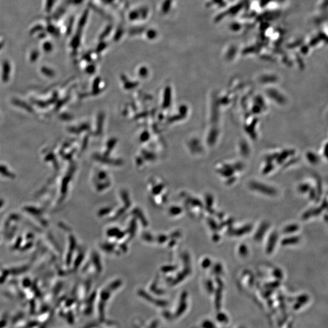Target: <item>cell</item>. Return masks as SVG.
<instances>
[{
	"label": "cell",
	"instance_id": "1",
	"mask_svg": "<svg viewBox=\"0 0 328 328\" xmlns=\"http://www.w3.org/2000/svg\"><path fill=\"white\" fill-rule=\"evenodd\" d=\"M252 188L262 193L268 194V195H274V194H275V191L274 189L266 186L261 185L258 183H254L252 185Z\"/></svg>",
	"mask_w": 328,
	"mask_h": 328
},
{
	"label": "cell",
	"instance_id": "2",
	"mask_svg": "<svg viewBox=\"0 0 328 328\" xmlns=\"http://www.w3.org/2000/svg\"><path fill=\"white\" fill-rule=\"evenodd\" d=\"M277 238H278V236L276 233H273L270 236L268 244V248H267V252L269 253H271L274 250V246L275 245L277 241Z\"/></svg>",
	"mask_w": 328,
	"mask_h": 328
},
{
	"label": "cell",
	"instance_id": "3",
	"mask_svg": "<svg viewBox=\"0 0 328 328\" xmlns=\"http://www.w3.org/2000/svg\"><path fill=\"white\" fill-rule=\"evenodd\" d=\"M252 230V226H246L240 229L236 230H233L231 232V235H236V236H240L243 234H245V233H247L250 232Z\"/></svg>",
	"mask_w": 328,
	"mask_h": 328
},
{
	"label": "cell",
	"instance_id": "4",
	"mask_svg": "<svg viewBox=\"0 0 328 328\" xmlns=\"http://www.w3.org/2000/svg\"><path fill=\"white\" fill-rule=\"evenodd\" d=\"M268 228V224H263L261 227H259V229L258 230L256 235L255 236V239L257 240H260L262 239V236L264 235V233L266 232Z\"/></svg>",
	"mask_w": 328,
	"mask_h": 328
},
{
	"label": "cell",
	"instance_id": "5",
	"mask_svg": "<svg viewBox=\"0 0 328 328\" xmlns=\"http://www.w3.org/2000/svg\"><path fill=\"white\" fill-rule=\"evenodd\" d=\"M300 241V238L297 236H292L290 238H287L282 241V244L284 245L295 244Z\"/></svg>",
	"mask_w": 328,
	"mask_h": 328
},
{
	"label": "cell",
	"instance_id": "6",
	"mask_svg": "<svg viewBox=\"0 0 328 328\" xmlns=\"http://www.w3.org/2000/svg\"><path fill=\"white\" fill-rule=\"evenodd\" d=\"M298 226L296 224H293V225H290V226H287L284 229V232L287 233H292V232H296L297 230H298Z\"/></svg>",
	"mask_w": 328,
	"mask_h": 328
},
{
	"label": "cell",
	"instance_id": "7",
	"mask_svg": "<svg viewBox=\"0 0 328 328\" xmlns=\"http://www.w3.org/2000/svg\"><path fill=\"white\" fill-rule=\"evenodd\" d=\"M239 252L242 256L246 255L247 254V253H248L247 247L245 246L244 245H242L241 246H240L239 249Z\"/></svg>",
	"mask_w": 328,
	"mask_h": 328
},
{
	"label": "cell",
	"instance_id": "8",
	"mask_svg": "<svg viewBox=\"0 0 328 328\" xmlns=\"http://www.w3.org/2000/svg\"><path fill=\"white\" fill-rule=\"evenodd\" d=\"M274 275L275 277H276L277 278H283V273L282 272L279 270V269H277L275 270L274 272Z\"/></svg>",
	"mask_w": 328,
	"mask_h": 328
},
{
	"label": "cell",
	"instance_id": "9",
	"mask_svg": "<svg viewBox=\"0 0 328 328\" xmlns=\"http://www.w3.org/2000/svg\"><path fill=\"white\" fill-rule=\"evenodd\" d=\"M215 271L216 272V274L222 272V267L220 265H219V264H218V265H216L215 266Z\"/></svg>",
	"mask_w": 328,
	"mask_h": 328
}]
</instances>
